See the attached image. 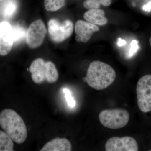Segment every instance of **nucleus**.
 Segmentation results:
<instances>
[{
	"mask_svg": "<svg viewBox=\"0 0 151 151\" xmlns=\"http://www.w3.org/2000/svg\"><path fill=\"white\" fill-rule=\"evenodd\" d=\"M116 76V71L111 65L95 60L89 65L84 79L90 87L101 90L106 89L113 84Z\"/></svg>",
	"mask_w": 151,
	"mask_h": 151,
	"instance_id": "f257e3e1",
	"label": "nucleus"
},
{
	"mask_svg": "<svg viewBox=\"0 0 151 151\" xmlns=\"http://www.w3.org/2000/svg\"><path fill=\"white\" fill-rule=\"evenodd\" d=\"M0 126L17 144L24 142L27 131L23 119L16 111L5 109L0 113Z\"/></svg>",
	"mask_w": 151,
	"mask_h": 151,
	"instance_id": "f03ea898",
	"label": "nucleus"
},
{
	"mask_svg": "<svg viewBox=\"0 0 151 151\" xmlns=\"http://www.w3.org/2000/svg\"><path fill=\"white\" fill-rule=\"evenodd\" d=\"M29 71L31 73L32 81L37 84H40L44 81L54 83L58 80V71L53 62L45 61L42 58L34 60L31 64Z\"/></svg>",
	"mask_w": 151,
	"mask_h": 151,
	"instance_id": "7ed1b4c3",
	"label": "nucleus"
},
{
	"mask_svg": "<svg viewBox=\"0 0 151 151\" xmlns=\"http://www.w3.org/2000/svg\"><path fill=\"white\" fill-rule=\"evenodd\" d=\"M129 119V112L120 108L103 110L99 115L101 124L106 128L112 129H117L125 127Z\"/></svg>",
	"mask_w": 151,
	"mask_h": 151,
	"instance_id": "20e7f679",
	"label": "nucleus"
},
{
	"mask_svg": "<svg viewBox=\"0 0 151 151\" xmlns=\"http://www.w3.org/2000/svg\"><path fill=\"white\" fill-rule=\"evenodd\" d=\"M73 24L69 20L60 22L55 19H52L48 22V31L50 39L55 43H60L72 35Z\"/></svg>",
	"mask_w": 151,
	"mask_h": 151,
	"instance_id": "39448f33",
	"label": "nucleus"
},
{
	"mask_svg": "<svg viewBox=\"0 0 151 151\" xmlns=\"http://www.w3.org/2000/svg\"><path fill=\"white\" fill-rule=\"evenodd\" d=\"M138 107L143 113L151 111V75L144 76L137 86Z\"/></svg>",
	"mask_w": 151,
	"mask_h": 151,
	"instance_id": "423d86ee",
	"label": "nucleus"
},
{
	"mask_svg": "<svg viewBox=\"0 0 151 151\" xmlns=\"http://www.w3.org/2000/svg\"><path fill=\"white\" fill-rule=\"evenodd\" d=\"M47 34V29L43 22L36 20L30 25L26 35V42L30 48L34 49L43 43Z\"/></svg>",
	"mask_w": 151,
	"mask_h": 151,
	"instance_id": "0eeeda50",
	"label": "nucleus"
},
{
	"mask_svg": "<svg viewBox=\"0 0 151 151\" xmlns=\"http://www.w3.org/2000/svg\"><path fill=\"white\" fill-rule=\"evenodd\" d=\"M106 151H137L138 143L134 138L129 136L108 139L105 145Z\"/></svg>",
	"mask_w": 151,
	"mask_h": 151,
	"instance_id": "6e6552de",
	"label": "nucleus"
},
{
	"mask_svg": "<svg viewBox=\"0 0 151 151\" xmlns=\"http://www.w3.org/2000/svg\"><path fill=\"white\" fill-rule=\"evenodd\" d=\"M14 44L12 26L7 22H2L0 23V55H7Z\"/></svg>",
	"mask_w": 151,
	"mask_h": 151,
	"instance_id": "1a4fd4ad",
	"label": "nucleus"
},
{
	"mask_svg": "<svg viewBox=\"0 0 151 151\" xmlns=\"http://www.w3.org/2000/svg\"><path fill=\"white\" fill-rule=\"evenodd\" d=\"M74 29L76 41L86 43L89 41L94 33L100 30V28L96 25L80 20L76 23Z\"/></svg>",
	"mask_w": 151,
	"mask_h": 151,
	"instance_id": "9d476101",
	"label": "nucleus"
},
{
	"mask_svg": "<svg viewBox=\"0 0 151 151\" xmlns=\"http://www.w3.org/2000/svg\"><path fill=\"white\" fill-rule=\"evenodd\" d=\"M72 145L65 138H56L48 142L42 147L40 151H70Z\"/></svg>",
	"mask_w": 151,
	"mask_h": 151,
	"instance_id": "9b49d317",
	"label": "nucleus"
},
{
	"mask_svg": "<svg viewBox=\"0 0 151 151\" xmlns=\"http://www.w3.org/2000/svg\"><path fill=\"white\" fill-rule=\"evenodd\" d=\"M84 18L86 21L96 25H104L108 22L105 12L99 9H93L87 11L84 14Z\"/></svg>",
	"mask_w": 151,
	"mask_h": 151,
	"instance_id": "f8f14e48",
	"label": "nucleus"
},
{
	"mask_svg": "<svg viewBox=\"0 0 151 151\" xmlns=\"http://www.w3.org/2000/svg\"><path fill=\"white\" fill-rule=\"evenodd\" d=\"M18 5L15 0H8L3 6L1 13L5 17L9 18L13 16L16 12Z\"/></svg>",
	"mask_w": 151,
	"mask_h": 151,
	"instance_id": "ddd939ff",
	"label": "nucleus"
},
{
	"mask_svg": "<svg viewBox=\"0 0 151 151\" xmlns=\"http://www.w3.org/2000/svg\"><path fill=\"white\" fill-rule=\"evenodd\" d=\"M13 141L5 132L0 131V151H14Z\"/></svg>",
	"mask_w": 151,
	"mask_h": 151,
	"instance_id": "4468645a",
	"label": "nucleus"
},
{
	"mask_svg": "<svg viewBox=\"0 0 151 151\" xmlns=\"http://www.w3.org/2000/svg\"><path fill=\"white\" fill-rule=\"evenodd\" d=\"M14 43H18L24 40L26 33L25 29L20 24L12 26Z\"/></svg>",
	"mask_w": 151,
	"mask_h": 151,
	"instance_id": "2eb2a0df",
	"label": "nucleus"
},
{
	"mask_svg": "<svg viewBox=\"0 0 151 151\" xmlns=\"http://www.w3.org/2000/svg\"><path fill=\"white\" fill-rule=\"evenodd\" d=\"M65 0H45L44 5L47 10L55 12L65 5Z\"/></svg>",
	"mask_w": 151,
	"mask_h": 151,
	"instance_id": "dca6fc26",
	"label": "nucleus"
},
{
	"mask_svg": "<svg viewBox=\"0 0 151 151\" xmlns=\"http://www.w3.org/2000/svg\"><path fill=\"white\" fill-rule=\"evenodd\" d=\"M101 5V0H86L84 2V7L89 9H98Z\"/></svg>",
	"mask_w": 151,
	"mask_h": 151,
	"instance_id": "f3484780",
	"label": "nucleus"
},
{
	"mask_svg": "<svg viewBox=\"0 0 151 151\" xmlns=\"http://www.w3.org/2000/svg\"><path fill=\"white\" fill-rule=\"evenodd\" d=\"M63 93L65 94V97L68 105L71 108L75 107L76 103L75 100L71 96V92L70 90L67 88H65L63 89Z\"/></svg>",
	"mask_w": 151,
	"mask_h": 151,
	"instance_id": "a211bd4d",
	"label": "nucleus"
},
{
	"mask_svg": "<svg viewBox=\"0 0 151 151\" xmlns=\"http://www.w3.org/2000/svg\"><path fill=\"white\" fill-rule=\"evenodd\" d=\"M131 47L129 50V56L131 57L134 55L135 52L137 50L139 46L138 45V41L136 40H132L131 44Z\"/></svg>",
	"mask_w": 151,
	"mask_h": 151,
	"instance_id": "6ab92c4d",
	"label": "nucleus"
},
{
	"mask_svg": "<svg viewBox=\"0 0 151 151\" xmlns=\"http://www.w3.org/2000/svg\"><path fill=\"white\" fill-rule=\"evenodd\" d=\"M112 3V0H101V4L104 6H108Z\"/></svg>",
	"mask_w": 151,
	"mask_h": 151,
	"instance_id": "aec40b11",
	"label": "nucleus"
},
{
	"mask_svg": "<svg viewBox=\"0 0 151 151\" xmlns=\"http://www.w3.org/2000/svg\"><path fill=\"white\" fill-rule=\"evenodd\" d=\"M126 43H127V42H126V41L122 39L121 38L118 39V42H117L118 46L120 47L122 46L126 45Z\"/></svg>",
	"mask_w": 151,
	"mask_h": 151,
	"instance_id": "412c9836",
	"label": "nucleus"
},
{
	"mask_svg": "<svg viewBox=\"0 0 151 151\" xmlns=\"http://www.w3.org/2000/svg\"><path fill=\"white\" fill-rule=\"evenodd\" d=\"M149 42H150V45L151 46V36L150 37V40H149Z\"/></svg>",
	"mask_w": 151,
	"mask_h": 151,
	"instance_id": "4be33fe9",
	"label": "nucleus"
},
{
	"mask_svg": "<svg viewBox=\"0 0 151 151\" xmlns=\"http://www.w3.org/2000/svg\"><path fill=\"white\" fill-rule=\"evenodd\" d=\"M4 1V0H0V1Z\"/></svg>",
	"mask_w": 151,
	"mask_h": 151,
	"instance_id": "5701e85b",
	"label": "nucleus"
},
{
	"mask_svg": "<svg viewBox=\"0 0 151 151\" xmlns=\"http://www.w3.org/2000/svg\"><path fill=\"white\" fill-rule=\"evenodd\" d=\"M150 151H151V150H150Z\"/></svg>",
	"mask_w": 151,
	"mask_h": 151,
	"instance_id": "b1692460",
	"label": "nucleus"
}]
</instances>
